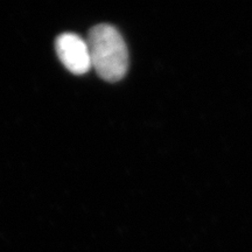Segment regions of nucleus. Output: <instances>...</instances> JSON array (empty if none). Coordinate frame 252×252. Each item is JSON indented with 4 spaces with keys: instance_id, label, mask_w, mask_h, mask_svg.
Here are the masks:
<instances>
[{
    "instance_id": "1",
    "label": "nucleus",
    "mask_w": 252,
    "mask_h": 252,
    "mask_svg": "<svg viewBox=\"0 0 252 252\" xmlns=\"http://www.w3.org/2000/svg\"><path fill=\"white\" fill-rule=\"evenodd\" d=\"M91 67L100 78L118 82L128 69V52L123 36L111 25L100 24L91 28L88 36Z\"/></svg>"
},
{
    "instance_id": "2",
    "label": "nucleus",
    "mask_w": 252,
    "mask_h": 252,
    "mask_svg": "<svg viewBox=\"0 0 252 252\" xmlns=\"http://www.w3.org/2000/svg\"><path fill=\"white\" fill-rule=\"evenodd\" d=\"M55 48L60 61L72 74L83 75L93 68L87 40L77 34H61L56 39Z\"/></svg>"
}]
</instances>
